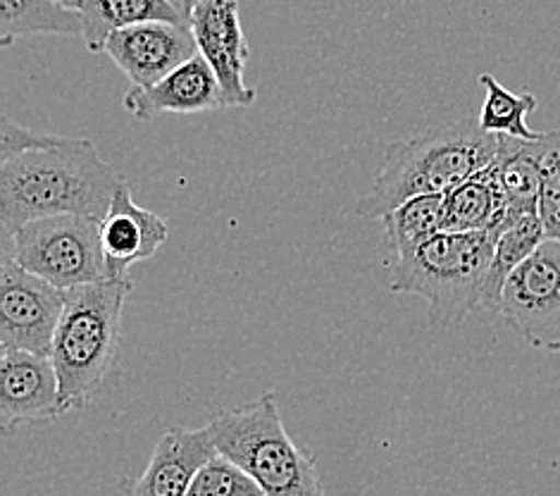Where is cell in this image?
<instances>
[{"mask_svg":"<svg viewBox=\"0 0 560 496\" xmlns=\"http://www.w3.org/2000/svg\"><path fill=\"white\" fill-rule=\"evenodd\" d=\"M127 180L89 139L68 137L56 149L30 151L0 163V218L12 237L42 218L103 220Z\"/></svg>","mask_w":560,"mask_h":496,"instance_id":"1","label":"cell"},{"mask_svg":"<svg viewBox=\"0 0 560 496\" xmlns=\"http://www.w3.org/2000/svg\"><path fill=\"white\" fill-rule=\"evenodd\" d=\"M499 153V137L479 127L477 117L436 125L386 149L372 189L358 200V216L382 220L406 200L446 196L487 170Z\"/></svg>","mask_w":560,"mask_h":496,"instance_id":"2","label":"cell"},{"mask_svg":"<svg viewBox=\"0 0 560 496\" xmlns=\"http://www.w3.org/2000/svg\"><path fill=\"white\" fill-rule=\"evenodd\" d=\"M129 277L65 291V311L52 342L65 413L89 406L113 370Z\"/></svg>","mask_w":560,"mask_h":496,"instance_id":"3","label":"cell"},{"mask_svg":"<svg viewBox=\"0 0 560 496\" xmlns=\"http://www.w3.org/2000/svg\"><path fill=\"white\" fill-rule=\"evenodd\" d=\"M218 453L253 477L265 496H325L308 449L287 432L272 392L208 423Z\"/></svg>","mask_w":560,"mask_h":496,"instance_id":"4","label":"cell"},{"mask_svg":"<svg viewBox=\"0 0 560 496\" xmlns=\"http://www.w3.org/2000/svg\"><path fill=\"white\" fill-rule=\"evenodd\" d=\"M497 234L442 232L404 258H396L389 289L430 303V325H460L482 303Z\"/></svg>","mask_w":560,"mask_h":496,"instance_id":"5","label":"cell"},{"mask_svg":"<svg viewBox=\"0 0 560 496\" xmlns=\"http://www.w3.org/2000/svg\"><path fill=\"white\" fill-rule=\"evenodd\" d=\"M12 258L62 291L110 279L96 218L58 216L24 224L12 234Z\"/></svg>","mask_w":560,"mask_h":496,"instance_id":"6","label":"cell"},{"mask_svg":"<svg viewBox=\"0 0 560 496\" xmlns=\"http://www.w3.org/2000/svg\"><path fill=\"white\" fill-rule=\"evenodd\" d=\"M499 315L529 346L560 354V241L546 239L505 281Z\"/></svg>","mask_w":560,"mask_h":496,"instance_id":"7","label":"cell"},{"mask_svg":"<svg viewBox=\"0 0 560 496\" xmlns=\"http://www.w3.org/2000/svg\"><path fill=\"white\" fill-rule=\"evenodd\" d=\"M65 311V291L5 256L0 265V344L10 351L50 356Z\"/></svg>","mask_w":560,"mask_h":496,"instance_id":"8","label":"cell"},{"mask_svg":"<svg viewBox=\"0 0 560 496\" xmlns=\"http://www.w3.org/2000/svg\"><path fill=\"white\" fill-rule=\"evenodd\" d=\"M103 53L129 77L131 86L149 89L196 58L198 44L189 24L145 22L115 32Z\"/></svg>","mask_w":560,"mask_h":496,"instance_id":"9","label":"cell"},{"mask_svg":"<svg viewBox=\"0 0 560 496\" xmlns=\"http://www.w3.org/2000/svg\"><path fill=\"white\" fill-rule=\"evenodd\" d=\"M191 32L198 53L212 67L230 108H248L256 89L246 86V65L250 48L244 38L236 0H203L191 15Z\"/></svg>","mask_w":560,"mask_h":496,"instance_id":"10","label":"cell"},{"mask_svg":"<svg viewBox=\"0 0 560 496\" xmlns=\"http://www.w3.org/2000/svg\"><path fill=\"white\" fill-rule=\"evenodd\" d=\"M62 413L60 380L52 358L3 348V356H0V420L5 430L22 423H50Z\"/></svg>","mask_w":560,"mask_h":496,"instance_id":"11","label":"cell"},{"mask_svg":"<svg viewBox=\"0 0 560 496\" xmlns=\"http://www.w3.org/2000/svg\"><path fill=\"white\" fill-rule=\"evenodd\" d=\"M125 108L137 119H151L158 115H194L230 108L224 91L212 67L198 53L196 58L177 67L163 82L149 89L131 86L125 96Z\"/></svg>","mask_w":560,"mask_h":496,"instance_id":"12","label":"cell"},{"mask_svg":"<svg viewBox=\"0 0 560 496\" xmlns=\"http://www.w3.org/2000/svg\"><path fill=\"white\" fill-rule=\"evenodd\" d=\"M167 237V222L158 212L137 206L129 194V184L119 186L108 216L101 220L103 253L110 279H125L129 267L153 258Z\"/></svg>","mask_w":560,"mask_h":496,"instance_id":"13","label":"cell"},{"mask_svg":"<svg viewBox=\"0 0 560 496\" xmlns=\"http://www.w3.org/2000/svg\"><path fill=\"white\" fill-rule=\"evenodd\" d=\"M215 455L218 449L208 425L198 430L172 427L158 439L149 465L127 496H186L198 471Z\"/></svg>","mask_w":560,"mask_h":496,"instance_id":"14","label":"cell"},{"mask_svg":"<svg viewBox=\"0 0 560 496\" xmlns=\"http://www.w3.org/2000/svg\"><path fill=\"white\" fill-rule=\"evenodd\" d=\"M541 139L523 141L499 137V153L493 160L505 196V230L529 216H539L541 189Z\"/></svg>","mask_w":560,"mask_h":496,"instance_id":"15","label":"cell"},{"mask_svg":"<svg viewBox=\"0 0 560 496\" xmlns=\"http://www.w3.org/2000/svg\"><path fill=\"white\" fill-rule=\"evenodd\" d=\"M505 230V196L493 163L446 194L444 232L475 234Z\"/></svg>","mask_w":560,"mask_h":496,"instance_id":"16","label":"cell"},{"mask_svg":"<svg viewBox=\"0 0 560 496\" xmlns=\"http://www.w3.org/2000/svg\"><path fill=\"white\" fill-rule=\"evenodd\" d=\"M82 12L84 44L91 53L105 50L108 38L127 26L145 22H184L179 12L172 8L170 0H86Z\"/></svg>","mask_w":560,"mask_h":496,"instance_id":"17","label":"cell"},{"mask_svg":"<svg viewBox=\"0 0 560 496\" xmlns=\"http://www.w3.org/2000/svg\"><path fill=\"white\" fill-rule=\"evenodd\" d=\"M544 241H546V232L539 216H529L525 220H520L499 234L479 308H485V311L491 315H499L505 281L511 279V275L544 244Z\"/></svg>","mask_w":560,"mask_h":496,"instance_id":"18","label":"cell"},{"mask_svg":"<svg viewBox=\"0 0 560 496\" xmlns=\"http://www.w3.org/2000/svg\"><path fill=\"white\" fill-rule=\"evenodd\" d=\"M26 34L84 36L82 12L65 8L58 0H3L0 42L10 46Z\"/></svg>","mask_w":560,"mask_h":496,"instance_id":"19","label":"cell"},{"mask_svg":"<svg viewBox=\"0 0 560 496\" xmlns=\"http://www.w3.org/2000/svg\"><path fill=\"white\" fill-rule=\"evenodd\" d=\"M479 84L485 86V103L477 115V123L493 137H511L523 141H539L544 131L529 129L527 117L537 111V96L529 91L515 93L505 89L493 74H479Z\"/></svg>","mask_w":560,"mask_h":496,"instance_id":"20","label":"cell"},{"mask_svg":"<svg viewBox=\"0 0 560 496\" xmlns=\"http://www.w3.org/2000/svg\"><path fill=\"white\" fill-rule=\"evenodd\" d=\"M446 196H418L382 218L384 246L404 258L444 232Z\"/></svg>","mask_w":560,"mask_h":496,"instance_id":"21","label":"cell"},{"mask_svg":"<svg viewBox=\"0 0 560 496\" xmlns=\"http://www.w3.org/2000/svg\"><path fill=\"white\" fill-rule=\"evenodd\" d=\"M539 170V220L546 239L560 241V131H544Z\"/></svg>","mask_w":560,"mask_h":496,"instance_id":"22","label":"cell"},{"mask_svg":"<svg viewBox=\"0 0 560 496\" xmlns=\"http://www.w3.org/2000/svg\"><path fill=\"white\" fill-rule=\"evenodd\" d=\"M186 496H265L242 468L218 453L194 477Z\"/></svg>","mask_w":560,"mask_h":496,"instance_id":"23","label":"cell"},{"mask_svg":"<svg viewBox=\"0 0 560 496\" xmlns=\"http://www.w3.org/2000/svg\"><path fill=\"white\" fill-rule=\"evenodd\" d=\"M68 137H58V134H44L34 131L15 123L10 115H3V127H0V163H5L10 158L24 155L30 151H46L56 149Z\"/></svg>","mask_w":560,"mask_h":496,"instance_id":"24","label":"cell"},{"mask_svg":"<svg viewBox=\"0 0 560 496\" xmlns=\"http://www.w3.org/2000/svg\"><path fill=\"white\" fill-rule=\"evenodd\" d=\"M170 3L184 18V22H191V15L198 10V5L203 3V0H170Z\"/></svg>","mask_w":560,"mask_h":496,"instance_id":"25","label":"cell"},{"mask_svg":"<svg viewBox=\"0 0 560 496\" xmlns=\"http://www.w3.org/2000/svg\"><path fill=\"white\" fill-rule=\"evenodd\" d=\"M58 3H62L65 8H70V10H82L86 0H58Z\"/></svg>","mask_w":560,"mask_h":496,"instance_id":"26","label":"cell"}]
</instances>
